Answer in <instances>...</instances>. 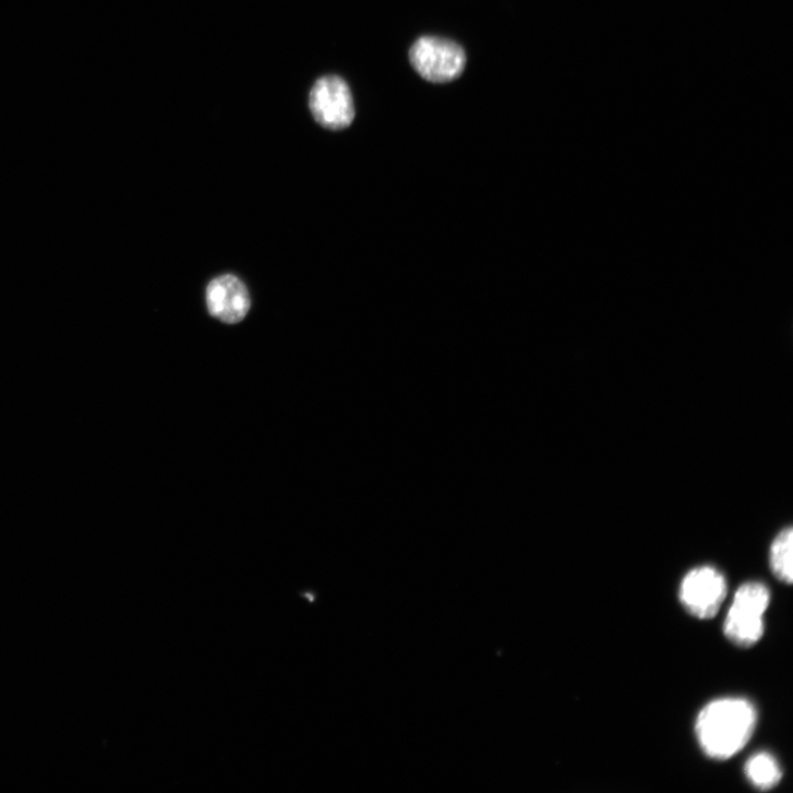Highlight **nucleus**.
Listing matches in <instances>:
<instances>
[{"label": "nucleus", "mask_w": 793, "mask_h": 793, "mask_svg": "<svg viewBox=\"0 0 793 793\" xmlns=\"http://www.w3.org/2000/svg\"><path fill=\"white\" fill-rule=\"evenodd\" d=\"M770 603L768 588L759 582L743 585L734 597L725 623L724 634L735 645L749 648L764 635V614Z\"/></svg>", "instance_id": "obj_2"}, {"label": "nucleus", "mask_w": 793, "mask_h": 793, "mask_svg": "<svg viewBox=\"0 0 793 793\" xmlns=\"http://www.w3.org/2000/svg\"><path fill=\"white\" fill-rule=\"evenodd\" d=\"M756 724L757 711L753 704L745 699H722L700 712L696 731L708 757L726 760L747 745Z\"/></svg>", "instance_id": "obj_1"}, {"label": "nucleus", "mask_w": 793, "mask_h": 793, "mask_svg": "<svg viewBox=\"0 0 793 793\" xmlns=\"http://www.w3.org/2000/svg\"><path fill=\"white\" fill-rule=\"evenodd\" d=\"M792 528L782 529L771 543L770 568L773 576L783 584L791 585L793 581L792 570Z\"/></svg>", "instance_id": "obj_7"}, {"label": "nucleus", "mask_w": 793, "mask_h": 793, "mask_svg": "<svg viewBox=\"0 0 793 793\" xmlns=\"http://www.w3.org/2000/svg\"><path fill=\"white\" fill-rule=\"evenodd\" d=\"M745 773L750 783L761 791L773 789L782 778L779 764L768 753L750 757L745 765Z\"/></svg>", "instance_id": "obj_8"}, {"label": "nucleus", "mask_w": 793, "mask_h": 793, "mask_svg": "<svg viewBox=\"0 0 793 793\" xmlns=\"http://www.w3.org/2000/svg\"><path fill=\"white\" fill-rule=\"evenodd\" d=\"M726 596L724 576L709 565L690 572L680 587V601L688 613L700 620L716 617Z\"/></svg>", "instance_id": "obj_5"}, {"label": "nucleus", "mask_w": 793, "mask_h": 793, "mask_svg": "<svg viewBox=\"0 0 793 793\" xmlns=\"http://www.w3.org/2000/svg\"><path fill=\"white\" fill-rule=\"evenodd\" d=\"M314 120L329 131H344L356 119L353 95L348 83L336 75L323 76L310 92Z\"/></svg>", "instance_id": "obj_4"}, {"label": "nucleus", "mask_w": 793, "mask_h": 793, "mask_svg": "<svg viewBox=\"0 0 793 793\" xmlns=\"http://www.w3.org/2000/svg\"><path fill=\"white\" fill-rule=\"evenodd\" d=\"M208 312L215 319L237 324L245 319L251 309L247 286L233 275H224L209 283L206 289Z\"/></svg>", "instance_id": "obj_6"}, {"label": "nucleus", "mask_w": 793, "mask_h": 793, "mask_svg": "<svg viewBox=\"0 0 793 793\" xmlns=\"http://www.w3.org/2000/svg\"><path fill=\"white\" fill-rule=\"evenodd\" d=\"M409 59L420 76L432 83L455 81L467 65V55L460 45L432 36L419 38L410 49Z\"/></svg>", "instance_id": "obj_3"}]
</instances>
